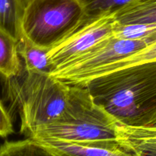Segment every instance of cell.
Returning <instances> with one entry per match:
<instances>
[{"label":"cell","instance_id":"obj_14","mask_svg":"<svg viewBox=\"0 0 156 156\" xmlns=\"http://www.w3.org/2000/svg\"><path fill=\"white\" fill-rule=\"evenodd\" d=\"M0 150L2 156L47 155L46 151L31 137L20 141L5 142L4 144L2 145Z\"/></svg>","mask_w":156,"mask_h":156},{"label":"cell","instance_id":"obj_7","mask_svg":"<svg viewBox=\"0 0 156 156\" xmlns=\"http://www.w3.org/2000/svg\"><path fill=\"white\" fill-rule=\"evenodd\" d=\"M33 139L46 151L47 155L130 156L120 146L117 140L80 142L54 138Z\"/></svg>","mask_w":156,"mask_h":156},{"label":"cell","instance_id":"obj_2","mask_svg":"<svg viewBox=\"0 0 156 156\" xmlns=\"http://www.w3.org/2000/svg\"><path fill=\"white\" fill-rule=\"evenodd\" d=\"M21 76L2 77L3 85L8 109L13 115L18 111L21 133L30 137L63 114L71 98L73 85L48 73L25 72V76Z\"/></svg>","mask_w":156,"mask_h":156},{"label":"cell","instance_id":"obj_1","mask_svg":"<svg viewBox=\"0 0 156 156\" xmlns=\"http://www.w3.org/2000/svg\"><path fill=\"white\" fill-rule=\"evenodd\" d=\"M84 86L120 123L156 124V59L101 75Z\"/></svg>","mask_w":156,"mask_h":156},{"label":"cell","instance_id":"obj_5","mask_svg":"<svg viewBox=\"0 0 156 156\" xmlns=\"http://www.w3.org/2000/svg\"><path fill=\"white\" fill-rule=\"evenodd\" d=\"M153 43L148 40L121 39L112 34L56 68L50 75L68 85L84 86L101 69L130 56Z\"/></svg>","mask_w":156,"mask_h":156},{"label":"cell","instance_id":"obj_17","mask_svg":"<svg viewBox=\"0 0 156 156\" xmlns=\"http://www.w3.org/2000/svg\"><path fill=\"white\" fill-rule=\"evenodd\" d=\"M1 120H0V135L2 138H7L14 133L13 114L9 111L3 101H1Z\"/></svg>","mask_w":156,"mask_h":156},{"label":"cell","instance_id":"obj_6","mask_svg":"<svg viewBox=\"0 0 156 156\" xmlns=\"http://www.w3.org/2000/svg\"><path fill=\"white\" fill-rule=\"evenodd\" d=\"M114 21V12L94 16L87 15L77 28L50 50L48 58L53 70L111 36Z\"/></svg>","mask_w":156,"mask_h":156},{"label":"cell","instance_id":"obj_10","mask_svg":"<svg viewBox=\"0 0 156 156\" xmlns=\"http://www.w3.org/2000/svg\"><path fill=\"white\" fill-rule=\"evenodd\" d=\"M114 13L120 24H156V0H132Z\"/></svg>","mask_w":156,"mask_h":156},{"label":"cell","instance_id":"obj_16","mask_svg":"<svg viewBox=\"0 0 156 156\" xmlns=\"http://www.w3.org/2000/svg\"><path fill=\"white\" fill-rule=\"evenodd\" d=\"M156 59V42L148 46L146 48L125 58L123 63L125 66L136 65L145 62Z\"/></svg>","mask_w":156,"mask_h":156},{"label":"cell","instance_id":"obj_4","mask_svg":"<svg viewBox=\"0 0 156 156\" xmlns=\"http://www.w3.org/2000/svg\"><path fill=\"white\" fill-rule=\"evenodd\" d=\"M86 17L79 0H30L24 9L21 31L37 45L51 49Z\"/></svg>","mask_w":156,"mask_h":156},{"label":"cell","instance_id":"obj_3","mask_svg":"<svg viewBox=\"0 0 156 156\" xmlns=\"http://www.w3.org/2000/svg\"><path fill=\"white\" fill-rule=\"evenodd\" d=\"M118 123L94 100L86 87L73 85L71 98L63 114L55 121L38 129L30 137L80 142L117 140Z\"/></svg>","mask_w":156,"mask_h":156},{"label":"cell","instance_id":"obj_18","mask_svg":"<svg viewBox=\"0 0 156 156\" xmlns=\"http://www.w3.org/2000/svg\"><path fill=\"white\" fill-rule=\"evenodd\" d=\"M23 1H24V4H25V5H26L27 4V3L29 2L30 1V0H23Z\"/></svg>","mask_w":156,"mask_h":156},{"label":"cell","instance_id":"obj_11","mask_svg":"<svg viewBox=\"0 0 156 156\" xmlns=\"http://www.w3.org/2000/svg\"><path fill=\"white\" fill-rule=\"evenodd\" d=\"M0 72L6 79L23 76L24 66L20 59L18 40L0 30Z\"/></svg>","mask_w":156,"mask_h":156},{"label":"cell","instance_id":"obj_9","mask_svg":"<svg viewBox=\"0 0 156 156\" xmlns=\"http://www.w3.org/2000/svg\"><path fill=\"white\" fill-rule=\"evenodd\" d=\"M50 50L37 45L22 34L18 41V51L24 61L25 72L50 74L53 67L48 58Z\"/></svg>","mask_w":156,"mask_h":156},{"label":"cell","instance_id":"obj_12","mask_svg":"<svg viewBox=\"0 0 156 156\" xmlns=\"http://www.w3.org/2000/svg\"><path fill=\"white\" fill-rule=\"evenodd\" d=\"M25 4L23 0H0V30L19 41Z\"/></svg>","mask_w":156,"mask_h":156},{"label":"cell","instance_id":"obj_13","mask_svg":"<svg viewBox=\"0 0 156 156\" xmlns=\"http://www.w3.org/2000/svg\"><path fill=\"white\" fill-rule=\"evenodd\" d=\"M113 35L118 38L133 41H156L155 24H120L114 21Z\"/></svg>","mask_w":156,"mask_h":156},{"label":"cell","instance_id":"obj_8","mask_svg":"<svg viewBox=\"0 0 156 156\" xmlns=\"http://www.w3.org/2000/svg\"><path fill=\"white\" fill-rule=\"evenodd\" d=\"M116 140L130 156L156 155V124L135 126L119 122Z\"/></svg>","mask_w":156,"mask_h":156},{"label":"cell","instance_id":"obj_15","mask_svg":"<svg viewBox=\"0 0 156 156\" xmlns=\"http://www.w3.org/2000/svg\"><path fill=\"white\" fill-rule=\"evenodd\" d=\"M88 15H98L105 12H114L132 0H79Z\"/></svg>","mask_w":156,"mask_h":156}]
</instances>
